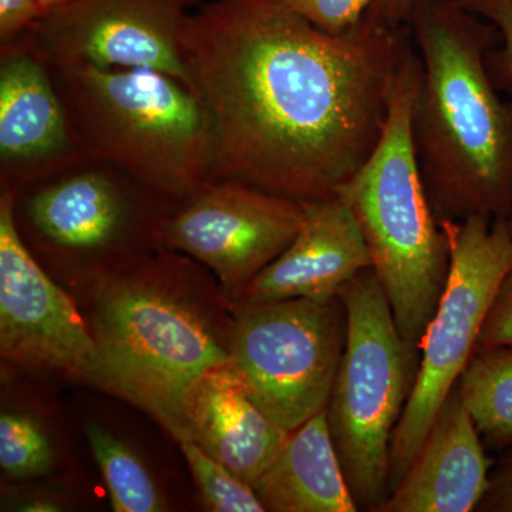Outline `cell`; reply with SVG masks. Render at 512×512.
I'll return each instance as SVG.
<instances>
[{
    "label": "cell",
    "instance_id": "cell-1",
    "mask_svg": "<svg viewBox=\"0 0 512 512\" xmlns=\"http://www.w3.org/2000/svg\"><path fill=\"white\" fill-rule=\"evenodd\" d=\"M409 25L363 18L330 35L282 0H217L180 35L187 87L210 127L211 183L298 202L335 197L382 138Z\"/></svg>",
    "mask_w": 512,
    "mask_h": 512
},
{
    "label": "cell",
    "instance_id": "cell-2",
    "mask_svg": "<svg viewBox=\"0 0 512 512\" xmlns=\"http://www.w3.org/2000/svg\"><path fill=\"white\" fill-rule=\"evenodd\" d=\"M421 59L412 136L439 222L512 217V96L487 70L500 45L493 23L457 0H414L409 19Z\"/></svg>",
    "mask_w": 512,
    "mask_h": 512
},
{
    "label": "cell",
    "instance_id": "cell-3",
    "mask_svg": "<svg viewBox=\"0 0 512 512\" xmlns=\"http://www.w3.org/2000/svg\"><path fill=\"white\" fill-rule=\"evenodd\" d=\"M177 259L116 268L97 279L89 322L99 352V387L140 407L181 441L188 387L231 360L234 305L222 312Z\"/></svg>",
    "mask_w": 512,
    "mask_h": 512
},
{
    "label": "cell",
    "instance_id": "cell-4",
    "mask_svg": "<svg viewBox=\"0 0 512 512\" xmlns=\"http://www.w3.org/2000/svg\"><path fill=\"white\" fill-rule=\"evenodd\" d=\"M421 59L413 45L394 76L386 124L365 165L339 188L355 214L394 322L420 346L446 288L450 247L431 210L413 146V104Z\"/></svg>",
    "mask_w": 512,
    "mask_h": 512
},
{
    "label": "cell",
    "instance_id": "cell-5",
    "mask_svg": "<svg viewBox=\"0 0 512 512\" xmlns=\"http://www.w3.org/2000/svg\"><path fill=\"white\" fill-rule=\"evenodd\" d=\"M77 124L97 153L170 197L211 183L210 127L180 80L147 69L60 70Z\"/></svg>",
    "mask_w": 512,
    "mask_h": 512
},
{
    "label": "cell",
    "instance_id": "cell-6",
    "mask_svg": "<svg viewBox=\"0 0 512 512\" xmlns=\"http://www.w3.org/2000/svg\"><path fill=\"white\" fill-rule=\"evenodd\" d=\"M339 298L348 335L326 417L357 507L377 512L389 495L390 447L416 383L420 348L397 329L372 268L346 284Z\"/></svg>",
    "mask_w": 512,
    "mask_h": 512
},
{
    "label": "cell",
    "instance_id": "cell-7",
    "mask_svg": "<svg viewBox=\"0 0 512 512\" xmlns=\"http://www.w3.org/2000/svg\"><path fill=\"white\" fill-rule=\"evenodd\" d=\"M450 247L446 288L420 342L413 392L394 430L389 493L419 453L434 417L480 345L485 319L512 269L510 218L439 222Z\"/></svg>",
    "mask_w": 512,
    "mask_h": 512
},
{
    "label": "cell",
    "instance_id": "cell-8",
    "mask_svg": "<svg viewBox=\"0 0 512 512\" xmlns=\"http://www.w3.org/2000/svg\"><path fill=\"white\" fill-rule=\"evenodd\" d=\"M232 303L231 362L259 409L286 431L326 410L348 335L342 299Z\"/></svg>",
    "mask_w": 512,
    "mask_h": 512
},
{
    "label": "cell",
    "instance_id": "cell-9",
    "mask_svg": "<svg viewBox=\"0 0 512 512\" xmlns=\"http://www.w3.org/2000/svg\"><path fill=\"white\" fill-rule=\"evenodd\" d=\"M0 353L16 366L99 387V352L89 322L26 249L10 192L0 198Z\"/></svg>",
    "mask_w": 512,
    "mask_h": 512
},
{
    "label": "cell",
    "instance_id": "cell-10",
    "mask_svg": "<svg viewBox=\"0 0 512 512\" xmlns=\"http://www.w3.org/2000/svg\"><path fill=\"white\" fill-rule=\"evenodd\" d=\"M191 2L70 0L29 29L37 50L60 70H156L187 86L180 35Z\"/></svg>",
    "mask_w": 512,
    "mask_h": 512
},
{
    "label": "cell",
    "instance_id": "cell-11",
    "mask_svg": "<svg viewBox=\"0 0 512 512\" xmlns=\"http://www.w3.org/2000/svg\"><path fill=\"white\" fill-rule=\"evenodd\" d=\"M302 222V202L238 181H215L190 197L161 238L165 247L211 269L234 302L292 244Z\"/></svg>",
    "mask_w": 512,
    "mask_h": 512
},
{
    "label": "cell",
    "instance_id": "cell-12",
    "mask_svg": "<svg viewBox=\"0 0 512 512\" xmlns=\"http://www.w3.org/2000/svg\"><path fill=\"white\" fill-rule=\"evenodd\" d=\"M302 205V227L292 244L234 302L330 301L356 275L372 268L359 222L339 195Z\"/></svg>",
    "mask_w": 512,
    "mask_h": 512
},
{
    "label": "cell",
    "instance_id": "cell-13",
    "mask_svg": "<svg viewBox=\"0 0 512 512\" xmlns=\"http://www.w3.org/2000/svg\"><path fill=\"white\" fill-rule=\"evenodd\" d=\"M491 467L456 384L419 453L377 512L476 511L487 493Z\"/></svg>",
    "mask_w": 512,
    "mask_h": 512
},
{
    "label": "cell",
    "instance_id": "cell-14",
    "mask_svg": "<svg viewBox=\"0 0 512 512\" xmlns=\"http://www.w3.org/2000/svg\"><path fill=\"white\" fill-rule=\"evenodd\" d=\"M184 414L190 440L251 487L291 433L259 409L231 360L192 382Z\"/></svg>",
    "mask_w": 512,
    "mask_h": 512
},
{
    "label": "cell",
    "instance_id": "cell-15",
    "mask_svg": "<svg viewBox=\"0 0 512 512\" xmlns=\"http://www.w3.org/2000/svg\"><path fill=\"white\" fill-rule=\"evenodd\" d=\"M254 490L265 511H359L333 444L326 410L289 433Z\"/></svg>",
    "mask_w": 512,
    "mask_h": 512
},
{
    "label": "cell",
    "instance_id": "cell-16",
    "mask_svg": "<svg viewBox=\"0 0 512 512\" xmlns=\"http://www.w3.org/2000/svg\"><path fill=\"white\" fill-rule=\"evenodd\" d=\"M28 211L43 237L72 251L109 248L120 241L128 224V208L119 188L94 171L37 192Z\"/></svg>",
    "mask_w": 512,
    "mask_h": 512
},
{
    "label": "cell",
    "instance_id": "cell-17",
    "mask_svg": "<svg viewBox=\"0 0 512 512\" xmlns=\"http://www.w3.org/2000/svg\"><path fill=\"white\" fill-rule=\"evenodd\" d=\"M67 117L42 64L25 53L3 57L0 67V156L39 160L67 146Z\"/></svg>",
    "mask_w": 512,
    "mask_h": 512
},
{
    "label": "cell",
    "instance_id": "cell-18",
    "mask_svg": "<svg viewBox=\"0 0 512 512\" xmlns=\"http://www.w3.org/2000/svg\"><path fill=\"white\" fill-rule=\"evenodd\" d=\"M485 448L512 446V346H478L457 383Z\"/></svg>",
    "mask_w": 512,
    "mask_h": 512
},
{
    "label": "cell",
    "instance_id": "cell-19",
    "mask_svg": "<svg viewBox=\"0 0 512 512\" xmlns=\"http://www.w3.org/2000/svg\"><path fill=\"white\" fill-rule=\"evenodd\" d=\"M86 434L113 511L158 512L167 508L156 481L134 451L97 424H87Z\"/></svg>",
    "mask_w": 512,
    "mask_h": 512
},
{
    "label": "cell",
    "instance_id": "cell-20",
    "mask_svg": "<svg viewBox=\"0 0 512 512\" xmlns=\"http://www.w3.org/2000/svg\"><path fill=\"white\" fill-rule=\"evenodd\" d=\"M52 444L40 424L25 413L0 416V467L9 478L45 476L53 467Z\"/></svg>",
    "mask_w": 512,
    "mask_h": 512
},
{
    "label": "cell",
    "instance_id": "cell-21",
    "mask_svg": "<svg viewBox=\"0 0 512 512\" xmlns=\"http://www.w3.org/2000/svg\"><path fill=\"white\" fill-rule=\"evenodd\" d=\"M180 448L195 483L202 503L215 512H264L254 487L208 456L194 441H181Z\"/></svg>",
    "mask_w": 512,
    "mask_h": 512
},
{
    "label": "cell",
    "instance_id": "cell-22",
    "mask_svg": "<svg viewBox=\"0 0 512 512\" xmlns=\"http://www.w3.org/2000/svg\"><path fill=\"white\" fill-rule=\"evenodd\" d=\"M464 9L493 23L500 45L488 52L485 64L495 87L512 96V0H457Z\"/></svg>",
    "mask_w": 512,
    "mask_h": 512
},
{
    "label": "cell",
    "instance_id": "cell-23",
    "mask_svg": "<svg viewBox=\"0 0 512 512\" xmlns=\"http://www.w3.org/2000/svg\"><path fill=\"white\" fill-rule=\"evenodd\" d=\"M330 35H342L363 19L373 0H282Z\"/></svg>",
    "mask_w": 512,
    "mask_h": 512
},
{
    "label": "cell",
    "instance_id": "cell-24",
    "mask_svg": "<svg viewBox=\"0 0 512 512\" xmlns=\"http://www.w3.org/2000/svg\"><path fill=\"white\" fill-rule=\"evenodd\" d=\"M478 346H512V269L498 288Z\"/></svg>",
    "mask_w": 512,
    "mask_h": 512
},
{
    "label": "cell",
    "instance_id": "cell-25",
    "mask_svg": "<svg viewBox=\"0 0 512 512\" xmlns=\"http://www.w3.org/2000/svg\"><path fill=\"white\" fill-rule=\"evenodd\" d=\"M478 512H512V446L491 467L488 490Z\"/></svg>",
    "mask_w": 512,
    "mask_h": 512
},
{
    "label": "cell",
    "instance_id": "cell-26",
    "mask_svg": "<svg viewBox=\"0 0 512 512\" xmlns=\"http://www.w3.org/2000/svg\"><path fill=\"white\" fill-rule=\"evenodd\" d=\"M40 15L37 0H0V37L8 40L29 29Z\"/></svg>",
    "mask_w": 512,
    "mask_h": 512
},
{
    "label": "cell",
    "instance_id": "cell-27",
    "mask_svg": "<svg viewBox=\"0 0 512 512\" xmlns=\"http://www.w3.org/2000/svg\"><path fill=\"white\" fill-rule=\"evenodd\" d=\"M413 5L414 0H373L363 18L384 28H400L409 25Z\"/></svg>",
    "mask_w": 512,
    "mask_h": 512
},
{
    "label": "cell",
    "instance_id": "cell-28",
    "mask_svg": "<svg viewBox=\"0 0 512 512\" xmlns=\"http://www.w3.org/2000/svg\"><path fill=\"white\" fill-rule=\"evenodd\" d=\"M62 505L56 503L53 500H47V498H35V500L28 501L19 508V511L29 512H55L62 511Z\"/></svg>",
    "mask_w": 512,
    "mask_h": 512
},
{
    "label": "cell",
    "instance_id": "cell-29",
    "mask_svg": "<svg viewBox=\"0 0 512 512\" xmlns=\"http://www.w3.org/2000/svg\"><path fill=\"white\" fill-rule=\"evenodd\" d=\"M67 2H70V0H37V5H39L42 13H45L47 10L55 9L57 6H62Z\"/></svg>",
    "mask_w": 512,
    "mask_h": 512
},
{
    "label": "cell",
    "instance_id": "cell-30",
    "mask_svg": "<svg viewBox=\"0 0 512 512\" xmlns=\"http://www.w3.org/2000/svg\"><path fill=\"white\" fill-rule=\"evenodd\" d=\"M510 221H511V227H512V217L510 218Z\"/></svg>",
    "mask_w": 512,
    "mask_h": 512
}]
</instances>
